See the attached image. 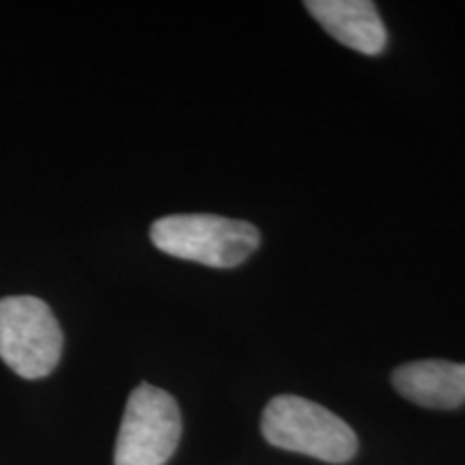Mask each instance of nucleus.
<instances>
[{
	"mask_svg": "<svg viewBox=\"0 0 465 465\" xmlns=\"http://www.w3.org/2000/svg\"><path fill=\"white\" fill-rule=\"evenodd\" d=\"M304 7L347 48L369 56L380 54L386 48V26L377 5L371 0H308Z\"/></svg>",
	"mask_w": 465,
	"mask_h": 465,
	"instance_id": "5",
	"label": "nucleus"
},
{
	"mask_svg": "<svg viewBox=\"0 0 465 465\" xmlns=\"http://www.w3.org/2000/svg\"><path fill=\"white\" fill-rule=\"evenodd\" d=\"M261 431L276 449L328 463H345L358 452V435L342 418L295 394H282L267 403Z\"/></svg>",
	"mask_w": 465,
	"mask_h": 465,
	"instance_id": "2",
	"label": "nucleus"
},
{
	"mask_svg": "<svg viewBox=\"0 0 465 465\" xmlns=\"http://www.w3.org/2000/svg\"><path fill=\"white\" fill-rule=\"evenodd\" d=\"M182 438V414L171 394L141 383L127 399L114 465H164Z\"/></svg>",
	"mask_w": 465,
	"mask_h": 465,
	"instance_id": "4",
	"label": "nucleus"
},
{
	"mask_svg": "<svg viewBox=\"0 0 465 465\" xmlns=\"http://www.w3.org/2000/svg\"><path fill=\"white\" fill-rule=\"evenodd\" d=\"M63 351L61 325L44 300L31 295L0 300V358L25 380H42Z\"/></svg>",
	"mask_w": 465,
	"mask_h": 465,
	"instance_id": "3",
	"label": "nucleus"
},
{
	"mask_svg": "<svg viewBox=\"0 0 465 465\" xmlns=\"http://www.w3.org/2000/svg\"><path fill=\"white\" fill-rule=\"evenodd\" d=\"M151 242L171 257L218 267H237L261 243L254 224L213 213H177L155 220L151 226Z\"/></svg>",
	"mask_w": 465,
	"mask_h": 465,
	"instance_id": "1",
	"label": "nucleus"
},
{
	"mask_svg": "<svg viewBox=\"0 0 465 465\" xmlns=\"http://www.w3.org/2000/svg\"><path fill=\"white\" fill-rule=\"evenodd\" d=\"M392 383L401 397L431 410H457L465 403V364L420 360L399 366Z\"/></svg>",
	"mask_w": 465,
	"mask_h": 465,
	"instance_id": "6",
	"label": "nucleus"
}]
</instances>
